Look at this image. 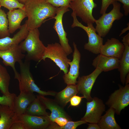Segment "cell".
Instances as JSON below:
<instances>
[{
    "instance_id": "cell-1",
    "label": "cell",
    "mask_w": 129,
    "mask_h": 129,
    "mask_svg": "<svg viewBox=\"0 0 129 129\" xmlns=\"http://www.w3.org/2000/svg\"><path fill=\"white\" fill-rule=\"evenodd\" d=\"M58 8L45 0H28L24 9L28 18L26 22L29 30L38 28L48 18H53Z\"/></svg>"
},
{
    "instance_id": "cell-2",
    "label": "cell",
    "mask_w": 129,
    "mask_h": 129,
    "mask_svg": "<svg viewBox=\"0 0 129 129\" xmlns=\"http://www.w3.org/2000/svg\"><path fill=\"white\" fill-rule=\"evenodd\" d=\"M40 34L38 28L29 30L26 38L19 44L22 52L27 53L25 60L41 61L46 46L40 40Z\"/></svg>"
},
{
    "instance_id": "cell-3",
    "label": "cell",
    "mask_w": 129,
    "mask_h": 129,
    "mask_svg": "<svg viewBox=\"0 0 129 129\" xmlns=\"http://www.w3.org/2000/svg\"><path fill=\"white\" fill-rule=\"evenodd\" d=\"M30 61L25 60L19 63L20 73L15 78L19 83L20 91H27L33 93L36 92L39 95L45 96H55L56 92L53 91L42 90L35 83L30 70Z\"/></svg>"
},
{
    "instance_id": "cell-4",
    "label": "cell",
    "mask_w": 129,
    "mask_h": 129,
    "mask_svg": "<svg viewBox=\"0 0 129 129\" xmlns=\"http://www.w3.org/2000/svg\"><path fill=\"white\" fill-rule=\"evenodd\" d=\"M112 4L113 8L110 12L102 14L95 21L96 24L95 28L96 32L102 37H105L108 33L114 21L120 20L124 16L120 11L121 5L119 3L113 1Z\"/></svg>"
},
{
    "instance_id": "cell-5",
    "label": "cell",
    "mask_w": 129,
    "mask_h": 129,
    "mask_svg": "<svg viewBox=\"0 0 129 129\" xmlns=\"http://www.w3.org/2000/svg\"><path fill=\"white\" fill-rule=\"evenodd\" d=\"M71 15L73 18L71 27L73 28L77 27L81 28L85 31L87 35L88 41L84 45V49L94 54H100L101 49L103 45V39L102 37L96 33L93 24H87V26H85L78 21L77 16L73 12Z\"/></svg>"
},
{
    "instance_id": "cell-6",
    "label": "cell",
    "mask_w": 129,
    "mask_h": 129,
    "mask_svg": "<svg viewBox=\"0 0 129 129\" xmlns=\"http://www.w3.org/2000/svg\"><path fill=\"white\" fill-rule=\"evenodd\" d=\"M67 56L60 44L55 43L48 44L46 47L41 61H45L47 58L50 59L63 72L64 74H66L69 71L68 62L71 61L68 58Z\"/></svg>"
},
{
    "instance_id": "cell-7",
    "label": "cell",
    "mask_w": 129,
    "mask_h": 129,
    "mask_svg": "<svg viewBox=\"0 0 129 129\" xmlns=\"http://www.w3.org/2000/svg\"><path fill=\"white\" fill-rule=\"evenodd\" d=\"M97 6L94 0H73L69 8L76 16L87 24L95 23L96 19L93 16L92 11Z\"/></svg>"
},
{
    "instance_id": "cell-8",
    "label": "cell",
    "mask_w": 129,
    "mask_h": 129,
    "mask_svg": "<svg viewBox=\"0 0 129 129\" xmlns=\"http://www.w3.org/2000/svg\"><path fill=\"white\" fill-rule=\"evenodd\" d=\"M118 86L119 89L111 94L106 104L119 115L121 111L129 105V84H125L124 86Z\"/></svg>"
},
{
    "instance_id": "cell-9",
    "label": "cell",
    "mask_w": 129,
    "mask_h": 129,
    "mask_svg": "<svg viewBox=\"0 0 129 129\" xmlns=\"http://www.w3.org/2000/svg\"><path fill=\"white\" fill-rule=\"evenodd\" d=\"M14 120V122H20L23 123L25 129H47L53 122L48 116L25 113L18 115L15 114Z\"/></svg>"
},
{
    "instance_id": "cell-10",
    "label": "cell",
    "mask_w": 129,
    "mask_h": 129,
    "mask_svg": "<svg viewBox=\"0 0 129 129\" xmlns=\"http://www.w3.org/2000/svg\"><path fill=\"white\" fill-rule=\"evenodd\" d=\"M68 7L58 8L56 15L53 18L55 19L53 28L58 35L60 44L68 55L73 52V50L69 44L67 37V33L65 31L63 24V17L64 14L70 11Z\"/></svg>"
},
{
    "instance_id": "cell-11",
    "label": "cell",
    "mask_w": 129,
    "mask_h": 129,
    "mask_svg": "<svg viewBox=\"0 0 129 129\" xmlns=\"http://www.w3.org/2000/svg\"><path fill=\"white\" fill-rule=\"evenodd\" d=\"M86 110L81 120L87 123L97 124L102 115L105 111L106 107L102 100L94 97L90 101L86 103Z\"/></svg>"
},
{
    "instance_id": "cell-12",
    "label": "cell",
    "mask_w": 129,
    "mask_h": 129,
    "mask_svg": "<svg viewBox=\"0 0 129 129\" xmlns=\"http://www.w3.org/2000/svg\"><path fill=\"white\" fill-rule=\"evenodd\" d=\"M102 71L98 68L91 73L87 75L78 77L76 85L78 93L82 95L88 101L92 99L91 96V91L96 81Z\"/></svg>"
},
{
    "instance_id": "cell-13",
    "label": "cell",
    "mask_w": 129,
    "mask_h": 129,
    "mask_svg": "<svg viewBox=\"0 0 129 129\" xmlns=\"http://www.w3.org/2000/svg\"><path fill=\"white\" fill-rule=\"evenodd\" d=\"M19 44L14 45L7 50L0 51V58L2 59L4 64L11 67L15 74V78L18 75L19 73L17 71L15 66V63H19L25 58V55L23 53Z\"/></svg>"
},
{
    "instance_id": "cell-14",
    "label": "cell",
    "mask_w": 129,
    "mask_h": 129,
    "mask_svg": "<svg viewBox=\"0 0 129 129\" xmlns=\"http://www.w3.org/2000/svg\"><path fill=\"white\" fill-rule=\"evenodd\" d=\"M73 45L74 51L72 56L73 60L68 62L70 66V68L67 73L64 74L63 76L64 82L67 85H76L77 79L79 77V74L81 54L74 42H73Z\"/></svg>"
},
{
    "instance_id": "cell-15",
    "label": "cell",
    "mask_w": 129,
    "mask_h": 129,
    "mask_svg": "<svg viewBox=\"0 0 129 129\" xmlns=\"http://www.w3.org/2000/svg\"><path fill=\"white\" fill-rule=\"evenodd\" d=\"M46 109H49L51 113L49 116L50 120L54 122L56 118L59 117L65 118L70 121V117L64 109L55 100L46 98L45 96L39 95L36 96Z\"/></svg>"
},
{
    "instance_id": "cell-16",
    "label": "cell",
    "mask_w": 129,
    "mask_h": 129,
    "mask_svg": "<svg viewBox=\"0 0 129 129\" xmlns=\"http://www.w3.org/2000/svg\"><path fill=\"white\" fill-rule=\"evenodd\" d=\"M36 97L33 93L20 91L19 94L17 96L16 95L14 99L12 109L15 114L25 113L28 106Z\"/></svg>"
},
{
    "instance_id": "cell-17",
    "label": "cell",
    "mask_w": 129,
    "mask_h": 129,
    "mask_svg": "<svg viewBox=\"0 0 129 129\" xmlns=\"http://www.w3.org/2000/svg\"><path fill=\"white\" fill-rule=\"evenodd\" d=\"M124 49V46L123 43L117 39L112 38L110 39H108L103 45L101 49L100 54L119 59Z\"/></svg>"
},
{
    "instance_id": "cell-18",
    "label": "cell",
    "mask_w": 129,
    "mask_h": 129,
    "mask_svg": "<svg viewBox=\"0 0 129 129\" xmlns=\"http://www.w3.org/2000/svg\"><path fill=\"white\" fill-rule=\"evenodd\" d=\"M29 31L25 22L13 37L9 36L0 38V51L6 50L13 46L19 44L26 38Z\"/></svg>"
},
{
    "instance_id": "cell-19",
    "label": "cell",
    "mask_w": 129,
    "mask_h": 129,
    "mask_svg": "<svg viewBox=\"0 0 129 129\" xmlns=\"http://www.w3.org/2000/svg\"><path fill=\"white\" fill-rule=\"evenodd\" d=\"M119 62V59L117 58L99 54L93 60L92 65L95 68L106 72L118 69Z\"/></svg>"
},
{
    "instance_id": "cell-20",
    "label": "cell",
    "mask_w": 129,
    "mask_h": 129,
    "mask_svg": "<svg viewBox=\"0 0 129 129\" xmlns=\"http://www.w3.org/2000/svg\"><path fill=\"white\" fill-rule=\"evenodd\" d=\"M8 21V29L10 34L14 33L21 27V23L27 15L24 9L18 8L9 11L7 13Z\"/></svg>"
},
{
    "instance_id": "cell-21",
    "label": "cell",
    "mask_w": 129,
    "mask_h": 129,
    "mask_svg": "<svg viewBox=\"0 0 129 129\" xmlns=\"http://www.w3.org/2000/svg\"><path fill=\"white\" fill-rule=\"evenodd\" d=\"M114 110L110 108L102 116L97 124L101 129H121L115 118Z\"/></svg>"
},
{
    "instance_id": "cell-22",
    "label": "cell",
    "mask_w": 129,
    "mask_h": 129,
    "mask_svg": "<svg viewBox=\"0 0 129 129\" xmlns=\"http://www.w3.org/2000/svg\"><path fill=\"white\" fill-rule=\"evenodd\" d=\"M125 47L124 51L119 59L118 70L120 73V79L122 84H125L127 74L129 73V43H123Z\"/></svg>"
},
{
    "instance_id": "cell-23",
    "label": "cell",
    "mask_w": 129,
    "mask_h": 129,
    "mask_svg": "<svg viewBox=\"0 0 129 129\" xmlns=\"http://www.w3.org/2000/svg\"><path fill=\"white\" fill-rule=\"evenodd\" d=\"M15 115L9 106L0 105V129H10L14 122Z\"/></svg>"
},
{
    "instance_id": "cell-24",
    "label": "cell",
    "mask_w": 129,
    "mask_h": 129,
    "mask_svg": "<svg viewBox=\"0 0 129 129\" xmlns=\"http://www.w3.org/2000/svg\"><path fill=\"white\" fill-rule=\"evenodd\" d=\"M78 93L76 85H67L64 89L56 93L55 100L64 107L70 101L71 98Z\"/></svg>"
},
{
    "instance_id": "cell-25",
    "label": "cell",
    "mask_w": 129,
    "mask_h": 129,
    "mask_svg": "<svg viewBox=\"0 0 129 129\" xmlns=\"http://www.w3.org/2000/svg\"><path fill=\"white\" fill-rule=\"evenodd\" d=\"M46 109L38 98L36 97L28 106L25 113L32 115L49 117V115L46 112Z\"/></svg>"
},
{
    "instance_id": "cell-26",
    "label": "cell",
    "mask_w": 129,
    "mask_h": 129,
    "mask_svg": "<svg viewBox=\"0 0 129 129\" xmlns=\"http://www.w3.org/2000/svg\"><path fill=\"white\" fill-rule=\"evenodd\" d=\"M11 79L10 76L5 67L0 64V91L3 95H8Z\"/></svg>"
},
{
    "instance_id": "cell-27",
    "label": "cell",
    "mask_w": 129,
    "mask_h": 129,
    "mask_svg": "<svg viewBox=\"0 0 129 129\" xmlns=\"http://www.w3.org/2000/svg\"><path fill=\"white\" fill-rule=\"evenodd\" d=\"M8 21L7 14L0 9V38L9 36L8 29Z\"/></svg>"
},
{
    "instance_id": "cell-28",
    "label": "cell",
    "mask_w": 129,
    "mask_h": 129,
    "mask_svg": "<svg viewBox=\"0 0 129 129\" xmlns=\"http://www.w3.org/2000/svg\"><path fill=\"white\" fill-rule=\"evenodd\" d=\"M87 123L81 120L77 121H69L63 126H60L54 122H52L47 129H76L79 125Z\"/></svg>"
},
{
    "instance_id": "cell-29",
    "label": "cell",
    "mask_w": 129,
    "mask_h": 129,
    "mask_svg": "<svg viewBox=\"0 0 129 129\" xmlns=\"http://www.w3.org/2000/svg\"><path fill=\"white\" fill-rule=\"evenodd\" d=\"M0 4L8 9L9 11L17 8L23 9L24 5L20 3L18 0H0Z\"/></svg>"
},
{
    "instance_id": "cell-30",
    "label": "cell",
    "mask_w": 129,
    "mask_h": 129,
    "mask_svg": "<svg viewBox=\"0 0 129 129\" xmlns=\"http://www.w3.org/2000/svg\"><path fill=\"white\" fill-rule=\"evenodd\" d=\"M16 95L15 93H11L8 95H3L2 96H0V105L8 106L12 109L14 99Z\"/></svg>"
},
{
    "instance_id": "cell-31",
    "label": "cell",
    "mask_w": 129,
    "mask_h": 129,
    "mask_svg": "<svg viewBox=\"0 0 129 129\" xmlns=\"http://www.w3.org/2000/svg\"><path fill=\"white\" fill-rule=\"evenodd\" d=\"M73 0H45V1L53 6L57 8L61 7H68Z\"/></svg>"
},
{
    "instance_id": "cell-32",
    "label": "cell",
    "mask_w": 129,
    "mask_h": 129,
    "mask_svg": "<svg viewBox=\"0 0 129 129\" xmlns=\"http://www.w3.org/2000/svg\"><path fill=\"white\" fill-rule=\"evenodd\" d=\"M113 0H102L100 13L102 15L106 13L109 6L112 4Z\"/></svg>"
},
{
    "instance_id": "cell-33",
    "label": "cell",
    "mask_w": 129,
    "mask_h": 129,
    "mask_svg": "<svg viewBox=\"0 0 129 129\" xmlns=\"http://www.w3.org/2000/svg\"><path fill=\"white\" fill-rule=\"evenodd\" d=\"M83 98H84L83 96L81 97L76 95L74 96L71 98L70 101V105L73 106H78L80 103Z\"/></svg>"
},
{
    "instance_id": "cell-34",
    "label": "cell",
    "mask_w": 129,
    "mask_h": 129,
    "mask_svg": "<svg viewBox=\"0 0 129 129\" xmlns=\"http://www.w3.org/2000/svg\"><path fill=\"white\" fill-rule=\"evenodd\" d=\"M113 1H118L123 5V7L124 11V15L128 16L129 14V0H113Z\"/></svg>"
},
{
    "instance_id": "cell-35",
    "label": "cell",
    "mask_w": 129,
    "mask_h": 129,
    "mask_svg": "<svg viewBox=\"0 0 129 129\" xmlns=\"http://www.w3.org/2000/svg\"><path fill=\"white\" fill-rule=\"evenodd\" d=\"M69 121H70L65 118L59 117L55 118L54 122L56 123L58 125L62 126L66 124Z\"/></svg>"
},
{
    "instance_id": "cell-36",
    "label": "cell",
    "mask_w": 129,
    "mask_h": 129,
    "mask_svg": "<svg viewBox=\"0 0 129 129\" xmlns=\"http://www.w3.org/2000/svg\"><path fill=\"white\" fill-rule=\"evenodd\" d=\"M10 129H25V128L23 123L20 122H16L13 123Z\"/></svg>"
},
{
    "instance_id": "cell-37",
    "label": "cell",
    "mask_w": 129,
    "mask_h": 129,
    "mask_svg": "<svg viewBox=\"0 0 129 129\" xmlns=\"http://www.w3.org/2000/svg\"><path fill=\"white\" fill-rule=\"evenodd\" d=\"M87 129H101L97 124L90 123L88 124Z\"/></svg>"
},
{
    "instance_id": "cell-38",
    "label": "cell",
    "mask_w": 129,
    "mask_h": 129,
    "mask_svg": "<svg viewBox=\"0 0 129 129\" xmlns=\"http://www.w3.org/2000/svg\"><path fill=\"white\" fill-rule=\"evenodd\" d=\"M127 25H128V27L122 30L121 31V33H120L119 35V36H120L122 35L124 33L126 32L127 31L129 30V23H128Z\"/></svg>"
},
{
    "instance_id": "cell-39",
    "label": "cell",
    "mask_w": 129,
    "mask_h": 129,
    "mask_svg": "<svg viewBox=\"0 0 129 129\" xmlns=\"http://www.w3.org/2000/svg\"><path fill=\"white\" fill-rule=\"evenodd\" d=\"M129 73H128L126 75L125 81V84H129Z\"/></svg>"
},
{
    "instance_id": "cell-40",
    "label": "cell",
    "mask_w": 129,
    "mask_h": 129,
    "mask_svg": "<svg viewBox=\"0 0 129 129\" xmlns=\"http://www.w3.org/2000/svg\"><path fill=\"white\" fill-rule=\"evenodd\" d=\"M20 3L25 4L28 0H18Z\"/></svg>"
},
{
    "instance_id": "cell-41",
    "label": "cell",
    "mask_w": 129,
    "mask_h": 129,
    "mask_svg": "<svg viewBox=\"0 0 129 129\" xmlns=\"http://www.w3.org/2000/svg\"><path fill=\"white\" fill-rule=\"evenodd\" d=\"M1 6L0 5V9H1Z\"/></svg>"
}]
</instances>
